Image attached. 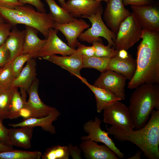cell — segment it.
I'll list each match as a JSON object with an SVG mask.
<instances>
[{
  "instance_id": "cell-10",
  "label": "cell",
  "mask_w": 159,
  "mask_h": 159,
  "mask_svg": "<svg viewBox=\"0 0 159 159\" xmlns=\"http://www.w3.org/2000/svg\"><path fill=\"white\" fill-rule=\"evenodd\" d=\"M131 13L125 8L122 0H109L103 19L108 28L116 34L120 24Z\"/></svg>"
},
{
  "instance_id": "cell-11",
  "label": "cell",
  "mask_w": 159,
  "mask_h": 159,
  "mask_svg": "<svg viewBox=\"0 0 159 159\" xmlns=\"http://www.w3.org/2000/svg\"><path fill=\"white\" fill-rule=\"evenodd\" d=\"M131 8L137 22L143 30L159 31V11L150 4L131 5Z\"/></svg>"
},
{
  "instance_id": "cell-46",
  "label": "cell",
  "mask_w": 159,
  "mask_h": 159,
  "mask_svg": "<svg viewBox=\"0 0 159 159\" xmlns=\"http://www.w3.org/2000/svg\"><path fill=\"white\" fill-rule=\"evenodd\" d=\"M61 6L62 7L65 4V0H58Z\"/></svg>"
},
{
  "instance_id": "cell-23",
  "label": "cell",
  "mask_w": 159,
  "mask_h": 159,
  "mask_svg": "<svg viewBox=\"0 0 159 159\" xmlns=\"http://www.w3.org/2000/svg\"><path fill=\"white\" fill-rule=\"evenodd\" d=\"M25 30H20L16 26H12L9 35L5 42L10 54L9 62H11L15 58L22 54Z\"/></svg>"
},
{
  "instance_id": "cell-1",
  "label": "cell",
  "mask_w": 159,
  "mask_h": 159,
  "mask_svg": "<svg viewBox=\"0 0 159 159\" xmlns=\"http://www.w3.org/2000/svg\"><path fill=\"white\" fill-rule=\"evenodd\" d=\"M137 48L136 69L128 83L134 89L145 83H159V32L142 30Z\"/></svg>"
},
{
  "instance_id": "cell-35",
  "label": "cell",
  "mask_w": 159,
  "mask_h": 159,
  "mask_svg": "<svg viewBox=\"0 0 159 159\" xmlns=\"http://www.w3.org/2000/svg\"><path fill=\"white\" fill-rule=\"evenodd\" d=\"M12 26L4 22L0 25V46L5 43L9 37Z\"/></svg>"
},
{
  "instance_id": "cell-16",
  "label": "cell",
  "mask_w": 159,
  "mask_h": 159,
  "mask_svg": "<svg viewBox=\"0 0 159 159\" xmlns=\"http://www.w3.org/2000/svg\"><path fill=\"white\" fill-rule=\"evenodd\" d=\"M36 62L32 58L27 62L19 75L14 79L11 88L20 89V94L24 101L26 102V93L33 82L36 79Z\"/></svg>"
},
{
  "instance_id": "cell-13",
  "label": "cell",
  "mask_w": 159,
  "mask_h": 159,
  "mask_svg": "<svg viewBox=\"0 0 159 159\" xmlns=\"http://www.w3.org/2000/svg\"><path fill=\"white\" fill-rule=\"evenodd\" d=\"M61 7L76 18H85L103 10L101 1L95 0H68Z\"/></svg>"
},
{
  "instance_id": "cell-4",
  "label": "cell",
  "mask_w": 159,
  "mask_h": 159,
  "mask_svg": "<svg viewBox=\"0 0 159 159\" xmlns=\"http://www.w3.org/2000/svg\"><path fill=\"white\" fill-rule=\"evenodd\" d=\"M0 15L5 22L12 26L22 24L36 29L46 39L54 22L49 13L40 12L26 4L18 6L14 9L0 6Z\"/></svg>"
},
{
  "instance_id": "cell-7",
  "label": "cell",
  "mask_w": 159,
  "mask_h": 159,
  "mask_svg": "<svg viewBox=\"0 0 159 159\" xmlns=\"http://www.w3.org/2000/svg\"><path fill=\"white\" fill-rule=\"evenodd\" d=\"M143 29L132 12L120 24L114 42L116 49L127 50L141 39Z\"/></svg>"
},
{
  "instance_id": "cell-17",
  "label": "cell",
  "mask_w": 159,
  "mask_h": 159,
  "mask_svg": "<svg viewBox=\"0 0 159 159\" xmlns=\"http://www.w3.org/2000/svg\"><path fill=\"white\" fill-rule=\"evenodd\" d=\"M39 81L36 79L33 82L27 92L29 98L25 104L32 111L34 117H45L57 109L44 104L40 99L38 93Z\"/></svg>"
},
{
  "instance_id": "cell-39",
  "label": "cell",
  "mask_w": 159,
  "mask_h": 159,
  "mask_svg": "<svg viewBox=\"0 0 159 159\" xmlns=\"http://www.w3.org/2000/svg\"><path fill=\"white\" fill-rule=\"evenodd\" d=\"M23 5L18 0H0V6L7 9H14Z\"/></svg>"
},
{
  "instance_id": "cell-6",
  "label": "cell",
  "mask_w": 159,
  "mask_h": 159,
  "mask_svg": "<svg viewBox=\"0 0 159 159\" xmlns=\"http://www.w3.org/2000/svg\"><path fill=\"white\" fill-rule=\"evenodd\" d=\"M103 10L85 18L88 19L91 23V26L81 34L78 39L80 41L92 43L95 41H102V37L107 41L108 45L115 47L114 42L116 34L110 29L104 22L102 15Z\"/></svg>"
},
{
  "instance_id": "cell-8",
  "label": "cell",
  "mask_w": 159,
  "mask_h": 159,
  "mask_svg": "<svg viewBox=\"0 0 159 159\" xmlns=\"http://www.w3.org/2000/svg\"><path fill=\"white\" fill-rule=\"evenodd\" d=\"M101 123L102 121L96 117L94 120H90L85 123L83 125L84 130L88 135L82 136L81 139L82 140L90 139L96 142L102 143L109 147L119 159L123 158L125 155L109 137V134L101 128Z\"/></svg>"
},
{
  "instance_id": "cell-38",
  "label": "cell",
  "mask_w": 159,
  "mask_h": 159,
  "mask_svg": "<svg viewBox=\"0 0 159 159\" xmlns=\"http://www.w3.org/2000/svg\"><path fill=\"white\" fill-rule=\"evenodd\" d=\"M2 121L0 117V143L12 147L10 144L8 139V129L4 126Z\"/></svg>"
},
{
  "instance_id": "cell-41",
  "label": "cell",
  "mask_w": 159,
  "mask_h": 159,
  "mask_svg": "<svg viewBox=\"0 0 159 159\" xmlns=\"http://www.w3.org/2000/svg\"><path fill=\"white\" fill-rule=\"evenodd\" d=\"M152 0H122L125 6L127 5L141 6L150 4Z\"/></svg>"
},
{
  "instance_id": "cell-12",
  "label": "cell",
  "mask_w": 159,
  "mask_h": 159,
  "mask_svg": "<svg viewBox=\"0 0 159 159\" xmlns=\"http://www.w3.org/2000/svg\"><path fill=\"white\" fill-rule=\"evenodd\" d=\"M58 30L52 28L49 29L44 44L38 54L37 57H44L57 54L62 56L69 55L77 50L64 42L58 36Z\"/></svg>"
},
{
  "instance_id": "cell-48",
  "label": "cell",
  "mask_w": 159,
  "mask_h": 159,
  "mask_svg": "<svg viewBox=\"0 0 159 159\" xmlns=\"http://www.w3.org/2000/svg\"><path fill=\"white\" fill-rule=\"evenodd\" d=\"M97 0V1H104L105 2H106V3H107L108 1H109V0Z\"/></svg>"
},
{
  "instance_id": "cell-44",
  "label": "cell",
  "mask_w": 159,
  "mask_h": 159,
  "mask_svg": "<svg viewBox=\"0 0 159 159\" xmlns=\"http://www.w3.org/2000/svg\"><path fill=\"white\" fill-rule=\"evenodd\" d=\"M13 149L12 147L10 146L0 143V152Z\"/></svg>"
},
{
  "instance_id": "cell-29",
  "label": "cell",
  "mask_w": 159,
  "mask_h": 159,
  "mask_svg": "<svg viewBox=\"0 0 159 159\" xmlns=\"http://www.w3.org/2000/svg\"><path fill=\"white\" fill-rule=\"evenodd\" d=\"M15 89L0 90V117L2 120L8 119L11 99Z\"/></svg>"
},
{
  "instance_id": "cell-28",
  "label": "cell",
  "mask_w": 159,
  "mask_h": 159,
  "mask_svg": "<svg viewBox=\"0 0 159 159\" xmlns=\"http://www.w3.org/2000/svg\"><path fill=\"white\" fill-rule=\"evenodd\" d=\"M15 77L13 72L11 62H8L0 69V90L10 89Z\"/></svg>"
},
{
  "instance_id": "cell-14",
  "label": "cell",
  "mask_w": 159,
  "mask_h": 159,
  "mask_svg": "<svg viewBox=\"0 0 159 159\" xmlns=\"http://www.w3.org/2000/svg\"><path fill=\"white\" fill-rule=\"evenodd\" d=\"M90 26V24L84 19L74 18L73 21L65 24H60L54 22L52 28L60 31L66 38L68 45L75 48L77 47L79 42V37Z\"/></svg>"
},
{
  "instance_id": "cell-5",
  "label": "cell",
  "mask_w": 159,
  "mask_h": 159,
  "mask_svg": "<svg viewBox=\"0 0 159 159\" xmlns=\"http://www.w3.org/2000/svg\"><path fill=\"white\" fill-rule=\"evenodd\" d=\"M103 110L104 123L123 131H130L135 128L128 107L120 101L112 102L105 107Z\"/></svg>"
},
{
  "instance_id": "cell-20",
  "label": "cell",
  "mask_w": 159,
  "mask_h": 159,
  "mask_svg": "<svg viewBox=\"0 0 159 159\" xmlns=\"http://www.w3.org/2000/svg\"><path fill=\"white\" fill-rule=\"evenodd\" d=\"M136 67V60L130 54L128 57L124 59L117 55L111 59L109 64V70L122 74L129 81L134 76Z\"/></svg>"
},
{
  "instance_id": "cell-34",
  "label": "cell",
  "mask_w": 159,
  "mask_h": 159,
  "mask_svg": "<svg viewBox=\"0 0 159 159\" xmlns=\"http://www.w3.org/2000/svg\"><path fill=\"white\" fill-rule=\"evenodd\" d=\"M77 47L76 50L82 56L90 57L95 55V49L93 45L86 46L78 42Z\"/></svg>"
},
{
  "instance_id": "cell-37",
  "label": "cell",
  "mask_w": 159,
  "mask_h": 159,
  "mask_svg": "<svg viewBox=\"0 0 159 159\" xmlns=\"http://www.w3.org/2000/svg\"><path fill=\"white\" fill-rule=\"evenodd\" d=\"M23 4H26L34 6L37 11L41 13L46 12L45 5L41 0H18Z\"/></svg>"
},
{
  "instance_id": "cell-24",
  "label": "cell",
  "mask_w": 159,
  "mask_h": 159,
  "mask_svg": "<svg viewBox=\"0 0 159 159\" xmlns=\"http://www.w3.org/2000/svg\"><path fill=\"white\" fill-rule=\"evenodd\" d=\"M81 81L87 85L95 95L97 110L98 113H100L105 107L112 102L116 100H121L111 91L91 85L85 78Z\"/></svg>"
},
{
  "instance_id": "cell-26",
  "label": "cell",
  "mask_w": 159,
  "mask_h": 159,
  "mask_svg": "<svg viewBox=\"0 0 159 159\" xmlns=\"http://www.w3.org/2000/svg\"><path fill=\"white\" fill-rule=\"evenodd\" d=\"M42 153L39 151L11 150L0 152V159H40Z\"/></svg>"
},
{
  "instance_id": "cell-47",
  "label": "cell",
  "mask_w": 159,
  "mask_h": 159,
  "mask_svg": "<svg viewBox=\"0 0 159 159\" xmlns=\"http://www.w3.org/2000/svg\"><path fill=\"white\" fill-rule=\"evenodd\" d=\"M5 22L3 18L0 15V25L3 23Z\"/></svg>"
},
{
  "instance_id": "cell-9",
  "label": "cell",
  "mask_w": 159,
  "mask_h": 159,
  "mask_svg": "<svg viewBox=\"0 0 159 159\" xmlns=\"http://www.w3.org/2000/svg\"><path fill=\"white\" fill-rule=\"evenodd\" d=\"M127 80L122 74L108 70L102 73L93 85L110 90L121 100H124L125 99V87Z\"/></svg>"
},
{
  "instance_id": "cell-19",
  "label": "cell",
  "mask_w": 159,
  "mask_h": 159,
  "mask_svg": "<svg viewBox=\"0 0 159 159\" xmlns=\"http://www.w3.org/2000/svg\"><path fill=\"white\" fill-rule=\"evenodd\" d=\"M60 113L56 109L48 115L42 117H33L23 120L18 123L10 124L9 125L14 128L23 127H41L44 130L54 134L56 132L55 127L53 125V122L56 120Z\"/></svg>"
},
{
  "instance_id": "cell-36",
  "label": "cell",
  "mask_w": 159,
  "mask_h": 159,
  "mask_svg": "<svg viewBox=\"0 0 159 159\" xmlns=\"http://www.w3.org/2000/svg\"><path fill=\"white\" fill-rule=\"evenodd\" d=\"M10 59V52L4 43L0 46V67H2L8 62Z\"/></svg>"
},
{
  "instance_id": "cell-25",
  "label": "cell",
  "mask_w": 159,
  "mask_h": 159,
  "mask_svg": "<svg viewBox=\"0 0 159 159\" xmlns=\"http://www.w3.org/2000/svg\"><path fill=\"white\" fill-rule=\"evenodd\" d=\"M49 9V14L51 19L57 23L64 24L73 21L74 18L65 9L60 6L54 0H45Z\"/></svg>"
},
{
  "instance_id": "cell-2",
  "label": "cell",
  "mask_w": 159,
  "mask_h": 159,
  "mask_svg": "<svg viewBox=\"0 0 159 159\" xmlns=\"http://www.w3.org/2000/svg\"><path fill=\"white\" fill-rule=\"evenodd\" d=\"M148 122L137 130L123 131L112 126L107 132L118 141H128L138 146L149 159H159V110L154 109Z\"/></svg>"
},
{
  "instance_id": "cell-32",
  "label": "cell",
  "mask_w": 159,
  "mask_h": 159,
  "mask_svg": "<svg viewBox=\"0 0 159 159\" xmlns=\"http://www.w3.org/2000/svg\"><path fill=\"white\" fill-rule=\"evenodd\" d=\"M92 43L95 49V56L111 59L117 55L118 51L108 45L105 46L102 41H95Z\"/></svg>"
},
{
  "instance_id": "cell-33",
  "label": "cell",
  "mask_w": 159,
  "mask_h": 159,
  "mask_svg": "<svg viewBox=\"0 0 159 159\" xmlns=\"http://www.w3.org/2000/svg\"><path fill=\"white\" fill-rule=\"evenodd\" d=\"M32 58H35L33 55L22 54L16 57L11 62L12 68L15 78L19 75L23 68L25 63Z\"/></svg>"
},
{
  "instance_id": "cell-3",
  "label": "cell",
  "mask_w": 159,
  "mask_h": 159,
  "mask_svg": "<svg viewBox=\"0 0 159 159\" xmlns=\"http://www.w3.org/2000/svg\"><path fill=\"white\" fill-rule=\"evenodd\" d=\"M128 108L135 128L143 127L152 111L159 110V84L145 83L135 88Z\"/></svg>"
},
{
  "instance_id": "cell-18",
  "label": "cell",
  "mask_w": 159,
  "mask_h": 159,
  "mask_svg": "<svg viewBox=\"0 0 159 159\" xmlns=\"http://www.w3.org/2000/svg\"><path fill=\"white\" fill-rule=\"evenodd\" d=\"M80 148L88 159H119L116 155L105 145H99L90 139L83 140Z\"/></svg>"
},
{
  "instance_id": "cell-21",
  "label": "cell",
  "mask_w": 159,
  "mask_h": 159,
  "mask_svg": "<svg viewBox=\"0 0 159 159\" xmlns=\"http://www.w3.org/2000/svg\"><path fill=\"white\" fill-rule=\"evenodd\" d=\"M25 34L22 54H30L37 57L39 52L46 41V39H42L39 37V31L36 29L25 26Z\"/></svg>"
},
{
  "instance_id": "cell-49",
  "label": "cell",
  "mask_w": 159,
  "mask_h": 159,
  "mask_svg": "<svg viewBox=\"0 0 159 159\" xmlns=\"http://www.w3.org/2000/svg\"><path fill=\"white\" fill-rule=\"evenodd\" d=\"M1 67H0V68H1Z\"/></svg>"
},
{
  "instance_id": "cell-22",
  "label": "cell",
  "mask_w": 159,
  "mask_h": 159,
  "mask_svg": "<svg viewBox=\"0 0 159 159\" xmlns=\"http://www.w3.org/2000/svg\"><path fill=\"white\" fill-rule=\"evenodd\" d=\"M33 128L23 127L8 129V138L11 145L26 149L30 148Z\"/></svg>"
},
{
  "instance_id": "cell-45",
  "label": "cell",
  "mask_w": 159,
  "mask_h": 159,
  "mask_svg": "<svg viewBox=\"0 0 159 159\" xmlns=\"http://www.w3.org/2000/svg\"><path fill=\"white\" fill-rule=\"evenodd\" d=\"M142 151L138 150L136 153L133 156L128 158V159H140Z\"/></svg>"
},
{
  "instance_id": "cell-30",
  "label": "cell",
  "mask_w": 159,
  "mask_h": 159,
  "mask_svg": "<svg viewBox=\"0 0 159 159\" xmlns=\"http://www.w3.org/2000/svg\"><path fill=\"white\" fill-rule=\"evenodd\" d=\"M69 156L68 146L58 145L46 149L41 158L42 159H68Z\"/></svg>"
},
{
  "instance_id": "cell-27",
  "label": "cell",
  "mask_w": 159,
  "mask_h": 159,
  "mask_svg": "<svg viewBox=\"0 0 159 159\" xmlns=\"http://www.w3.org/2000/svg\"><path fill=\"white\" fill-rule=\"evenodd\" d=\"M111 59L95 56L90 57L82 56L83 67L94 68L102 73L109 70Z\"/></svg>"
},
{
  "instance_id": "cell-42",
  "label": "cell",
  "mask_w": 159,
  "mask_h": 159,
  "mask_svg": "<svg viewBox=\"0 0 159 159\" xmlns=\"http://www.w3.org/2000/svg\"><path fill=\"white\" fill-rule=\"evenodd\" d=\"M20 117H22L24 120L34 117L32 111L26 105L25 103L20 110Z\"/></svg>"
},
{
  "instance_id": "cell-40",
  "label": "cell",
  "mask_w": 159,
  "mask_h": 159,
  "mask_svg": "<svg viewBox=\"0 0 159 159\" xmlns=\"http://www.w3.org/2000/svg\"><path fill=\"white\" fill-rule=\"evenodd\" d=\"M68 146L69 155L71 156L73 159H82L81 155L82 150L80 148L71 144H69Z\"/></svg>"
},
{
  "instance_id": "cell-31",
  "label": "cell",
  "mask_w": 159,
  "mask_h": 159,
  "mask_svg": "<svg viewBox=\"0 0 159 159\" xmlns=\"http://www.w3.org/2000/svg\"><path fill=\"white\" fill-rule=\"evenodd\" d=\"M26 102L24 101L17 88L15 89L11 99L8 119H13L19 117L20 110Z\"/></svg>"
},
{
  "instance_id": "cell-43",
  "label": "cell",
  "mask_w": 159,
  "mask_h": 159,
  "mask_svg": "<svg viewBox=\"0 0 159 159\" xmlns=\"http://www.w3.org/2000/svg\"><path fill=\"white\" fill-rule=\"evenodd\" d=\"M129 54L127 50L122 49L118 51L117 56L120 58L124 59L128 57Z\"/></svg>"
},
{
  "instance_id": "cell-15",
  "label": "cell",
  "mask_w": 159,
  "mask_h": 159,
  "mask_svg": "<svg viewBox=\"0 0 159 159\" xmlns=\"http://www.w3.org/2000/svg\"><path fill=\"white\" fill-rule=\"evenodd\" d=\"M42 58L68 71L71 74L76 76L81 81L84 78L80 74L81 69L83 68L82 56L77 51L69 55L59 56L55 54Z\"/></svg>"
}]
</instances>
